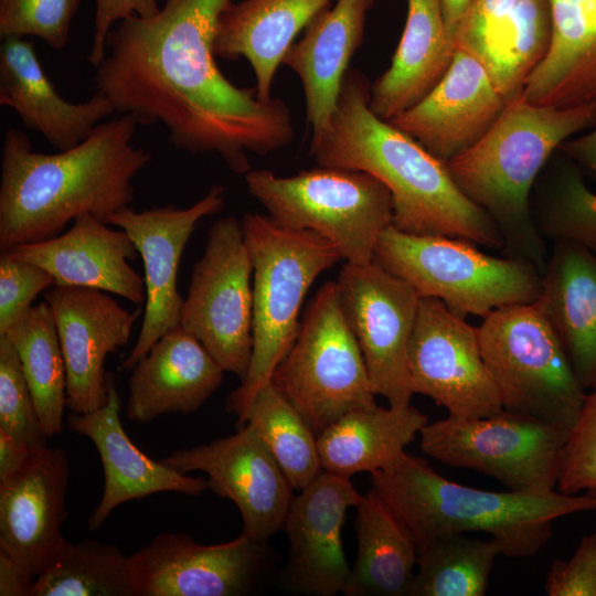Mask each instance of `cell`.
<instances>
[{
    "mask_svg": "<svg viewBox=\"0 0 596 596\" xmlns=\"http://www.w3.org/2000/svg\"><path fill=\"white\" fill-rule=\"evenodd\" d=\"M232 1L166 0L152 17L118 22L93 82L119 115L138 125L160 123L177 149L216 153L244 175L252 169L248 153L285 148L294 125L284 100L264 103L217 67V23Z\"/></svg>",
    "mask_w": 596,
    "mask_h": 596,
    "instance_id": "obj_1",
    "label": "cell"
},
{
    "mask_svg": "<svg viewBox=\"0 0 596 596\" xmlns=\"http://www.w3.org/2000/svg\"><path fill=\"white\" fill-rule=\"evenodd\" d=\"M366 76L344 74L334 110L311 137L309 156L319 167L366 172L391 193L392 225L415 235L464 238L491 249L504 241L490 215L457 187L446 162L370 108Z\"/></svg>",
    "mask_w": 596,
    "mask_h": 596,
    "instance_id": "obj_2",
    "label": "cell"
},
{
    "mask_svg": "<svg viewBox=\"0 0 596 596\" xmlns=\"http://www.w3.org/2000/svg\"><path fill=\"white\" fill-rule=\"evenodd\" d=\"M138 126L120 114L56 153L36 152L25 132L8 129L1 146L0 253L55 237L82 214L106 222L130 206L132 181L151 161L150 152L132 143Z\"/></svg>",
    "mask_w": 596,
    "mask_h": 596,
    "instance_id": "obj_3",
    "label": "cell"
},
{
    "mask_svg": "<svg viewBox=\"0 0 596 596\" xmlns=\"http://www.w3.org/2000/svg\"><path fill=\"white\" fill-rule=\"evenodd\" d=\"M371 483L417 550L447 535L483 532L499 543L503 556L532 557L550 540L554 520L596 510V497L586 493L499 492L457 483L406 453L371 472Z\"/></svg>",
    "mask_w": 596,
    "mask_h": 596,
    "instance_id": "obj_4",
    "label": "cell"
},
{
    "mask_svg": "<svg viewBox=\"0 0 596 596\" xmlns=\"http://www.w3.org/2000/svg\"><path fill=\"white\" fill-rule=\"evenodd\" d=\"M594 125L596 104L541 106L520 93L476 145L446 163L461 192L497 224L505 256L543 274L549 252L532 219L533 185L560 146Z\"/></svg>",
    "mask_w": 596,
    "mask_h": 596,
    "instance_id": "obj_5",
    "label": "cell"
},
{
    "mask_svg": "<svg viewBox=\"0 0 596 596\" xmlns=\"http://www.w3.org/2000/svg\"><path fill=\"white\" fill-rule=\"evenodd\" d=\"M241 222L253 263V350L245 379L225 403L236 425L294 344L310 286L342 259L315 232L286 228L258 213H246Z\"/></svg>",
    "mask_w": 596,
    "mask_h": 596,
    "instance_id": "obj_6",
    "label": "cell"
},
{
    "mask_svg": "<svg viewBox=\"0 0 596 596\" xmlns=\"http://www.w3.org/2000/svg\"><path fill=\"white\" fill-rule=\"evenodd\" d=\"M244 180L274 223L317 233L345 263H372L381 234L392 225L390 191L363 171L319 167L281 177L251 169Z\"/></svg>",
    "mask_w": 596,
    "mask_h": 596,
    "instance_id": "obj_7",
    "label": "cell"
},
{
    "mask_svg": "<svg viewBox=\"0 0 596 596\" xmlns=\"http://www.w3.org/2000/svg\"><path fill=\"white\" fill-rule=\"evenodd\" d=\"M373 260L462 318L533 304L542 289V274L528 262L487 255L464 238L415 235L393 225L381 234Z\"/></svg>",
    "mask_w": 596,
    "mask_h": 596,
    "instance_id": "obj_8",
    "label": "cell"
},
{
    "mask_svg": "<svg viewBox=\"0 0 596 596\" xmlns=\"http://www.w3.org/2000/svg\"><path fill=\"white\" fill-rule=\"evenodd\" d=\"M477 333L503 409L570 433L587 392L538 306L498 308L483 318Z\"/></svg>",
    "mask_w": 596,
    "mask_h": 596,
    "instance_id": "obj_9",
    "label": "cell"
},
{
    "mask_svg": "<svg viewBox=\"0 0 596 596\" xmlns=\"http://www.w3.org/2000/svg\"><path fill=\"white\" fill-rule=\"evenodd\" d=\"M270 381L316 436L347 413L376 404L336 281L322 285L310 300L296 340Z\"/></svg>",
    "mask_w": 596,
    "mask_h": 596,
    "instance_id": "obj_10",
    "label": "cell"
},
{
    "mask_svg": "<svg viewBox=\"0 0 596 596\" xmlns=\"http://www.w3.org/2000/svg\"><path fill=\"white\" fill-rule=\"evenodd\" d=\"M566 430L505 409L487 417H448L419 432L421 449L455 468L471 469L511 491L556 490Z\"/></svg>",
    "mask_w": 596,
    "mask_h": 596,
    "instance_id": "obj_11",
    "label": "cell"
},
{
    "mask_svg": "<svg viewBox=\"0 0 596 596\" xmlns=\"http://www.w3.org/2000/svg\"><path fill=\"white\" fill-rule=\"evenodd\" d=\"M180 326L225 372L245 379L253 350V263L236 217L211 225L183 298Z\"/></svg>",
    "mask_w": 596,
    "mask_h": 596,
    "instance_id": "obj_12",
    "label": "cell"
},
{
    "mask_svg": "<svg viewBox=\"0 0 596 596\" xmlns=\"http://www.w3.org/2000/svg\"><path fill=\"white\" fill-rule=\"evenodd\" d=\"M344 318L361 349L373 391L390 406L411 405L407 353L421 296L374 260L345 263L336 280Z\"/></svg>",
    "mask_w": 596,
    "mask_h": 596,
    "instance_id": "obj_13",
    "label": "cell"
},
{
    "mask_svg": "<svg viewBox=\"0 0 596 596\" xmlns=\"http://www.w3.org/2000/svg\"><path fill=\"white\" fill-rule=\"evenodd\" d=\"M407 368L413 393L430 397L451 416L487 417L503 409L477 327L437 298L419 299Z\"/></svg>",
    "mask_w": 596,
    "mask_h": 596,
    "instance_id": "obj_14",
    "label": "cell"
},
{
    "mask_svg": "<svg viewBox=\"0 0 596 596\" xmlns=\"http://www.w3.org/2000/svg\"><path fill=\"white\" fill-rule=\"evenodd\" d=\"M225 204L220 184L189 207L152 206L136 211L128 206L106 223L123 228L134 242L145 269L146 301L138 338L121 369L131 371L167 332L180 326L183 298L178 291V269L183 249L196 224L219 213Z\"/></svg>",
    "mask_w": 596,
    "mask_h": 596,
    "instance_id": "obj_15",
    "label": "cell"
},
{
    "mask_svg": "<svg viewBox=\"0 0 596 596\" xmlns=\"http://www.w3.org/2000/svg\"><path fill=\"white\" fill-rule=\"evenodd\" d=\"M160 461L182 473H206L209 488L235 503L242 534L252 541L265 544L284 528L294 489L248 425L209 444L175 450Z\"/></svg>",
    "mask_w": 596,
    "mask_h": 596,
    "instance_id": "obj_16",
    "label": "cell"
},
{
    "mask_svg": "<svg viewBox=\"0 0 596 596\" xmlns=\"http://www.w3.org/2000/svg\"><path fill=\"white\" fill-rule=\"evenodd\" d=\"M44 300L55 321L66 370V407L84 414L107 403L108 354L125 347L141 308L130 311L103 290L56 286Z\"/></svg>",
    "mask_w": 596,
    "mask_h": 596,
    "instance_id": "obj_17",
    "label": "cell"
},
{
    "mask_svg": "<svg viewBox=\"0 0 596 596\" xmlns=\"http://www.w3.org/2000/svg\"><path fill=\"white\" fill-rule=\"evenodd\" d=\"M263 545L243 534L203 545L184 533H161L129 555L138 596L245 595Z\"/></svg>",
    "mask_w": 596,
    "mask_h": 596,
    "instance_id": "obj_18",
    "label": "cell"
},
{
    "mask_svg": "<svg viewBox=\"0 0 596 596\" xmlns=\"http://www.w3.org/2000/svg\"><path fill=\"white\" fill-rule=\"evenodd\" d=\"M505 104L482 62L457 49L434 89L389 121L447 163L487 134Z\"/></svg>",
    "mask_w": 596,
    "mask_h": 596,
    "instance_id": "obj_19",
    "label": "cell"
},
{
    "mask_svg": "<svg viewBox=\"0 0 596 596\" xmlns=\"http://www.w3.org/2000/svg\"><path fill=\"white\" fill-rule=\"evenodd\" d=\"M361 497L349 478L322 469L292 498L283 529L289 543L287 577L298 592L313 596L342 593L351 571L342 526L348 509Z\"/></svg>",
    "mask_w": 596,
    "mask_h": 596,
    "instance_id": "obj_20",
    "label": "cell"
},
{
    "mask_svg": "<svg viewBox=\"0 0 596 596\" xmlns=\"http://www.w3.org/2000/svg\"><path fill=\"white\" fill-rule=\"evenodd\" d=\"M68 476L66 451L45 446L0 481V550L34 578L65 541L61 529L67 517Z\"/></svg>",
    "mask_w": 596,
    "mask_h": 596,
    "instance_id": "obj_21",
    "label": "cell"
},
{
    "mask_svg": "<svg viewBox=\"0 0 596 596\" xmlns=\"http://www.w3.org/2000/svg\"><path fill=\"white\" fill-rule=\"evenodd\" d=\"M107 225L82 214L65 233L7 252L46 269L56 286L95 288L140 307L146 301L145 281L129 264L139 255L137 248L123 228Z\"/></svg>",
    "mask_w": 596,
    "mask_h": 596,
    "instance_id": "obj_22",
    "label": "cell"
},
{
    "mask_svg": "<svg viewBox=\"0 0 596 596\" xmlns=\"http://www.w3.org/2000/svg\"><path fill=\"white\" fill-rule=\"evenodd\" d=\"M120 398L111 377L107 403L88 413H72L68 428L95 445L104 469V490L88 518V529L96 531L115 508L135 499L172 491L199 496L209 482L179 472L160 460L145 455L127 436L119 417Z\"/></svg>",
    "mask_w": 596,
    "mask_h": 596,
    "instance_id": "obj_23",
    "label": "cell"
},
{
    "mask_svg": "<svg viewBox=\"0 0 596 596\" xmlns=\"http://www.w3.org/2000/svg\"><path fill=\"white\" fill-rule=\"evenodd\" d=\"M0 105L12 108L24 126L58 151L84 141L116 111L102 93L82 103L64 99L45 74L33 42L4 38L0 46Z\"/></svg>",
    "mask_w": 596,
    "mask_h": 596,
    "instance_id": "obj_24",
    "label": "cell"
},
{
    "mask_svg": "<svg viewBox=\"0 0 596 596\" xmlns=\"http://www.w3.org/2000/svg\"><path fill=\"white\" fill-rule=\"evenodd\" d=\"M224 372L203 344L178 326L132 368L126 415L147 424L169 413L191 414L217 391Z\"/></svg>",
    "mask_w": 596,
    "mask_h": 596,
    "instance_id": "obj_25",
    "label": "cell"
},
{
    "mask_svg": "<svg viewBox=\"0 0 596 596\" xmlns=\"http://www.w3.org/2000/svg\"><path fill=\"white\" fill-rule=\"evenodd\" d=\"M375 0H337L319 12L286 52L281 65L301 83L311 137L327 126L350 61L363 42Z\"/></svg>",
    "mask_w": 596,
    "mask_h": 596,
    "instance_id": "obj_26",
    "label": "cell"
},
{
    "mask_svg": "<svg viewBox=\"0 0 596 596\" xmlns=\"http://www.w3.org/2000/svg\"><path fill=\"white\" fill-rule=\"evenodd\" d=\"M563 345L586 390L596 387V255L567 240H552L534 302Z\"/></svg>",
    "mask_w": 596,
    "mask_h": 596,
    "instance_id": "obj_27",
    "label": "cell"
},
{
    "mask_svg": "<svg viewBox=\"0 0 596 596\" xmlns=\"http://www.w3.org/2000/svg\"><path fill=\"white\" fill-rule=\"evenodd\" d=\"M331 0H241L222 12L215 40L216 57H244L256 79L255 92L267 103L283 58L297 35Z\"/></svg>",
    "mask_w": 596,
    "mask_h": 596,
    "instance_id": "obj_28",
    "label": "cell"
},
{
    "mask_svg": "<svg viewBox=\"0 0 596 596\" xmlns=\"http://www.w3.org/2000/svg\"><path fill=\"white\" fill-rule=\"evenodd\" d=\"M439 0H407V17L390 67L370 87L369 106L386 121L424 99L455 54Z\"/></svg>",
    "mask_w": 596,
    "mask_h": 596,
    "instance_id": "obj_29",
    "label": "cell"
},
{
    "mask_svg": "<svg viewBox=\"0 0 596 596\" xmlns=\"http://www.w3.org/2000/svg\"><path fill=\"white\" fill-rule=\"evenodd\" d=\"M552 41L522 91L536 105L596 104V0H549Z\"/></svg>",
    "mask_w": 596,
    "mask_h": 596,
    "instance_id": "obj_30",
    "label": "cell"
},
{
    "mask_svg": "<svg viewBox=\"0 0 596 596\" xmlns=\"http://www.w3.org/2000/svg\"><path fill=\"white\" fill-rule=\"evenodd\" d=\"M427 423V416L412 405L353 409L317 436L321 467L349 479L384 469L405 453Z\"/></svg>",
    "mask_w": 596,
    "mask_h": 596,
    "instance_id": "obj_31",
    "label": "cell"
},
{
    "mask_svg": "<svg viewBox=\"0 0 596 596\" xmlns=\"http://www.w3.org/2000/svg\"><path fill=\"white\" fill-rule=\"evenodd\" d=\"M358 552L342 589L347 596H408L417 549L412 536L370 490L354 507Z\"/></svg>",
    "mask_w": 596,
    "mask_h": 596,
    "instance_id": "obj_32",
    "label": "cell"
},
{
    "mask_svg": "<svg viewBox=\"0 0 596 596\" xmlns=\"http://www.w3.org/2000/svg\"><path fill=\"white\" fill-rule=\"evenodd\" d=\"M4 336L17 350L45 435L61 434L66 407V370L47 302L29 308Z\"/></svg>",
    "mask_w": 596,
    "mask_h": 596,
    "instance_id": "obj_33",
    "label": "cell"
},
{
    "mask_svg": "<svg viewBox=\"0 0 596 596\" xmlns=\"http://www.w3.org/2000/svg\"><path fill=\"white\" fill-rule=\"evenodd\" d=\"M531 192L534 225L544 240L567 238L596 255V194L582 169L557 150Z\"/></svg>",
    "mask_w": 596,
    "mask_h": 596,
    "instance_id": "obj_34",
    "label": "cell"
},
{
    "mask_svg": "<svg viewBox=\"0 0 596 596\" xmlns=\"http://www.w3.org/2000/svg\"><path fill=\"white\" fill-rule=\"evenodd\" d=\"M31 596H138L129 556L92 540L65 541L35 577Z\"/></svg>",
    "mask_w": 596,
    "mask_h": 596,
    "instance_id": "obj_35",
    "label": "cell"
},
{
    "mask_svg": "<svg viewBox=\"0 0 596 596\" xmlns=\"http://www.w3.org/2000/svg\"><path fill=\"white\" fill-rule=\"evenodd\" d=\"M244 425L259 436L292 489L300 491L322 470L316 434L272 381L255 394L236 428Z\"/></svg>",
    "mask_w": 596,
    "mask_h": 596,
    "instance_id": "obj_36",
    "label": "cell"
},
{
    "mask_svg": "<svg viewBox=\"0 0 596 596\" xmlns=\"http://www.w3.org/2000/svg\"><path fill=\"white\" fill-rule=\"evenodd\" d=\"M499 543L453 534L417 550V566L408 596H483Z\"/></svg>",
    "mask_w": 596,
    "mask_h": 596,
    "instance_id": "obj_37",
    "label": "cell"
},
{
    "mask_svg": "<svg viewBox=\"0 0 596 596\" xmlns=\"http://www.w3.org/2000/svg\"><path fill=\"white\" fill-rule=\"evenodd\" d=\"M552 33L549 0H520L481 61L505 102L522 93L546 56Z\"/></svg>",
    "mask_w": 596,
    "mask_h": 596,
    "instance_id": "obj_38",
    "label": "cell"
},
{
    "mask_svg": "<svg viewBox=\"0 0 596 596\" xmlns=\"http://www.w3.org/2000/svg\"><path fill=\"white\" fill-rule=\"evenodd\" d=\"M0 429L33 449L47 446L19 355L4 334L0 336Z\"/></svg>",
    "mask_w": 596,
    "mask_h": 596,
    "instance_id": "obj_39",
    "label": "cell"
},
{
    "mask_svg": "<svg viewBox=\"0 0 596 596\" xmlns=\"http://www.w3.org/2000/svg\"><path fill=\"white\" fill-rule=\"evenodd\" d=\"M83 0H0V36H35L55 50L68 42Z\"/></svg>",
    "mask_w": 596,
    "mask_h": 596,
    "instance_id": "obj_40",
    "label": "cell"
},
{
    "mask_svg": "<svg viewBox=\"0 0 596 596\" xmlns=\"http://www.w3.org/2000/svg\"><path fill=\"white\" fill-rule=\"evenodd\" d=\"M556 490L596 497V387L586 394L568 434Z\"/></svg>",
    "mask_w": 596,
    "mask_h": 596,
    "instance_id": "obj_41",
    "label": "cell"
},
{
    "mask_svg": "<svg viewBox=\"0 0 596 596\" xmlns=\"http://www.w3.org/2000/svg\"><path fill=\"white\" fill-rule=\"evenodd\" d=\"M55 285L43 267L0 253V336L29 309L39 294Z\"/></svg>",
    "mask_w": 596,
    "mask_h": 596,
    "instance_id": "obj_42",
    "label": "cell"
},
{
    "mask_svg": "<svg viewBox=\"0 0 596 596\" xmlns=\"http://www.w3.org/2000/svg\"><path fill=\"white\" fill-rule=\"evenodd\" d=\"M520 0H472L461 19L454 45L482 61Z\"/></svg>",
    "mask_w": 596,
    "mask_h": 596,
    "instance_id": "obj_43",
    "label": "cell"
},
{
    "mask_svg": "<svg viewBox=\"0 0 596 596\" xmlns=\"http://www.w3.org/2000/svg\"><path fill=\"white\" fill-rule=\"evenodd\" d=\"M549 596H596V530L583 536L567 561H553L545 576Z\"/></svg>",
    "mask_w": 596,
    "mask_h": 596,
    "instance_id": "obj_44",
    "label": "cell"
},
{
    "mask_svg": "<svg viewBox=\"0 0 596 596\" xmlns=\"http://www.w3.org/2000/svg\"><path fill=\"white\" fill-rule=\"evenodd\" d=\"M160 10L158 0H96L94 34L87 61L97 67L106 55V40L118 22L130 17L149 18Z\"/></svg>",
    "mask_w": 596,
    "mask_h": 596,
    "instance_id": "obj_45",
    "label": "cell"
},
{
    "mask_svg": "<svg viewBox=\"0 0 596 596\" xmlns=\"http://www.w3.org/2000/svg\"><path fill=\"white\" fill-rule=\"evenodd\" d=\"M34 579L21 563L0 550L1 596H31Z\"/></svg>",
    "mask_w": 596,
    "mask_h": 596,
    "instance_id": "obj_46",
    "label": "cell"
},
{
    "mask_svg": "<svg viewBox=\"0 0 596 596\" xmlns=\"http://www.w3.org/2000/svg\"><path fill=\"white\" fill-rule=\"evenodd\" d=\"M558 150L571 158L585 175L596 180V128L582 137L567 139Z\"/></svg>",
    "mask_w": 596,
    "mask_h": 596,
    "instance_id": "obj_47",
    "label": "cell"
},
{
    "mask_svg": "<svg viewBox=\"0 0 596 596\" xmlns=\"http://www.w3.org/2000/svg\"><path fill=\"white\" fill-rule=\"evenodd\" d=\"M33 450L26 443L0 429V481L20 470Z\"/></svg>",
    "mask_w": 596,
    "mask_h": 596,
    "instance_id": "obj_48",
    "label": "cell"
},
{
    "mask_svg": "<svg viewBox=\"0 0 596 596\" xmlns=\"http://www.w3.org/2000/svg\"><path fill=\"white\" fill-rule=\"evenodd\" d=\"M447 32L451 40L472 0H439ZM454 42V41H453Z\"/></svg>",
    "mask_w": 596,
    "mask_h": 596,
    "instance_id": "obj_49",
    "label": "cell"
}]
</instances>
